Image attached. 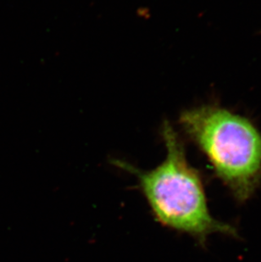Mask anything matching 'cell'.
I'll return each instance as SVG.
<instances>
[{
  "mask_svg": "<svg viewBox=\"0 0 261 262\" xmlns=\"http://www.w3.org/2000/svg\"><path fill=\"white\" fill-rule=\"evenodd\" d=\"M162 136L166 156L150 171H141L125 161H114L138 178L156 220L166 228L194 237L204 244L210 235L236 237L232 226L211 215L202 178L187 161L184 148L173 126L165 121Z\"/></svg>",
  "mask_w": 261,
  "mask_h": 262,
  "instance_id": "obj_1",
  "label": "cell"
},
{
  "mask_svg": "<svg viewBox=\"0 0 261 262\" xmlns=\"http://www.w3.org/2000/svg\"><path fill=\"white\" fill-rule=\"evenodd\" d=\"M180 123L236 201H249L261 181V135L256 127L241 116L207 105L185 111Z\"/></svg>",
  "mask_w": 261,
  "mask_h": 262,
  "instance_id": "obj_2",
  "label": "cell"
}]
</instances>
